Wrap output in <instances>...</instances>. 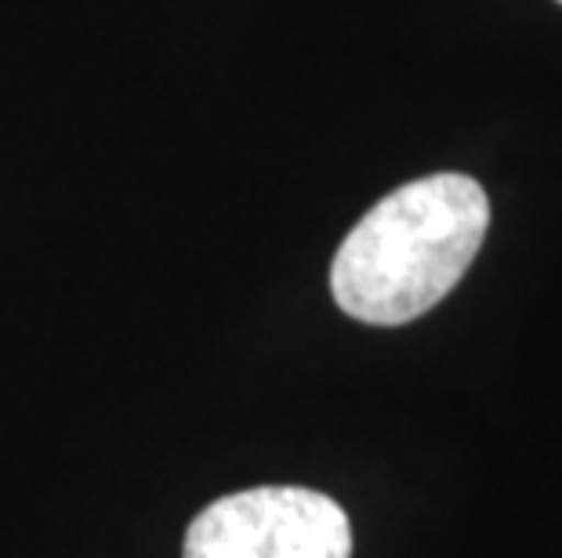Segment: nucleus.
<instances>
[{"instance_id": "nucleus-1", "label": "nucleus", "mask_w": 562, "mask_h": 558, "mask_svg": "<svg viewBox=\"0 0 562 558\" xmlns=\"http://www.w3.org/2000/svg\"><path fill=\"white\" fill-rule=\"evenodd\" d=\"M490 229V200L469 174H428L378 200L330 265L345 316L403 327L458 287Z\"/></svg>"}, {"instance_id": "nucleus-2", "label": "nucleus", "mask_w": 562, "mask_h": 558, "mask_svg": "<svg viewBox=\"0 0 562 558\" xmlns=\"http://www.w3.org/2000/svg\"><path fill=\"white\" fill-rule=\"evenodd\" d=\"M182 558H352V522L327 493L255 486L203 508Z\"/></svg>"}, {"instance_id": "nucleus-3", "label": "nucleus", "mask_w": 562, "mask_h": 558, "mask_svg": "<svg viewBox=\"0 0 562 558\" xmlns=\"http://www.w3.org/2000/svg\"><path fill=\"white\" fill-rule=\"evenodd\" d=\"M559 4H562V0H559Z\"/></svg>"}]
</instances>
